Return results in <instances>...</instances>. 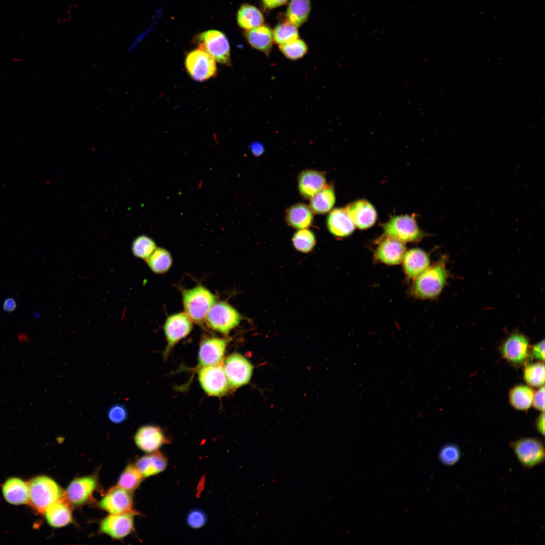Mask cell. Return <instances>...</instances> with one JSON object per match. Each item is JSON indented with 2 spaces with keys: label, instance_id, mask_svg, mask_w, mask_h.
Instances as JSON below:
<instances>
[{
  "label": "cell",
  "instance_id": "obj_1",
  "mask_svg": "<svg viewBox=\"0 0 545 545\" xmlns=\"http://www.w3.org/2000/svg\"><path fill=\"white\" fill-rule=\"evenodd\" d=\"M449 274L445 262L441 259L430 265L413 280L411 295L416 299L428 300L437 298L445 286Z\"/></svg>",
  "mask_w": 545,
  "mask_h": 545
},
{
  "label": "cell",
  "instance_id": "obj_2",
  "mask_svg": "<svg viewBox=\"0 0 545 545\" xmlns=\"http://www.w3.org/2000/svg\"><path fill=\"white\" fill-rule=\"evenodd\" d=\"M28 503L39 513H44L53 503L63 498L65 492L52 478L38 476L28 482Z\"/></svg>",
  "mask_w": 545,
  "mask_h": 545
},
{
  "label": "cell",
  "instance_id": "obj_3",
  "mask_svg": "<svg viewBox=\"0 0 545 545\" xmlns=\"http://www.w3.org/2000/svg\"><path fill=\"white\" fill-rule=\"evenodd\" d=\"M216 298L208 290L202 286L184 290L182 301L185 313L193 322L202 323Z\"/></svg>",
  "mask_w": 545,
  "mask_h": 545
},
{
  "label": "cell",
  "instance_id": "obj_4",
  "mask_svg": "<svg viewBox=\"0 0 545 545\" xmlns=\"http://www.w3.org/2000/svg\"><path fill=\"white\" fill-rule=\"evenodd\" d=\"M509 446L519 462L525 469H532L544 461V445L538 438H520L510 442Z\"/></svg>",
  "mask_w": 545,
  "mask_h": 545
},
{
  "label": "cell",
  "instance_id": "obj_5",
  "mask_svg": "<svg viewBox=\"0 0 545 545\" xmlns=\"http://www.w3.org/2000/svg\"><path fill=\"white\" fill-rule=\"evenodd\" d=\"M199 48L213 59L224 65H231L230 47L226 35L222 32L210 30L200 33L197 38Z\"/></svg>",
  "mask_w": 545,
  "mask_h": 545
},
{
  "label": "cell",
  "instance_id": "obj_6",
  "mask_svg": "<svg viewBox=\"0 0 545 545\" xmlns=\"http://www.w3.org/2000/svg\"><path fill=\"white\" fill-rule=\"evenodd\" d=\"M241 319L239 312L223 301L215 303L205 317L206 323L209 328L225 335L238 325Z\"/></svg>",
  "mask_w": 545,
  "mask_h": 545
},
{
  "label": "cell",
  "instance_id": "obj_7",
  "mask_svg": "<svg viewBox=\"0 0 545 545\" xmlns=\"http://www.w3.org/2000/svg\"><path fill=\"white\" fill-rule=\"evenodd\" d=\"M384 235L403 243L416 242L424 236L414 217L407 215L395 216L384 226Z\"/></svg>",
  "mask_w": 545,
  "mask_h": 545
},
{
  "label": "cell",
  "instance_id": "obj_8",
  "mask_svg": "<svg viewBox=\"0 0 545 545\" xmlns=\"http://www.w3.org/2000/svg\"><path fill=\"white\" fill-rule=\"evenodd\" d=\"M199 384L209 396L222 397L230 390L222 364L211 365L197 370Z\"/></svg>",
  "mask_w": 545,
  "mask_h": 545
},
{
  "label": "cell",
  "instance_id": "obj_9",
  "mask_svg": "<svg viewBox=\"0 0 545 545\" xmlns=\"http://www.w3.org/2000/svg\"><path fill=\"white\" fill-rule=\"evenodd\" d=\"M222 365L231 389H237L249 383L253 366L242 355L231 354L223 361Z\"/></svg>",
  "mask_w": 545,
  "mask_h": 545
},
{
  "label": "cell",
  "instance_id": "obj_10",
  "mask_svg": "<svg viewBox=\"0 0 545 545\" xmlns=\"http://www.w3.org/2000/svg\"><path fill=\"white\" fill-rule=\"evenodd\" d=\"M185 67L190 77L197 81H203L216 76L215 61L207 53L197 48L188 52Z\"/></svg>",
  "mask_w": 545,
  "mask_h": 545
},
{
  "label": "cell",
  "instance_id": "obj_11",
  "mask_svg": "<svg viewBox=\"0 0 545 545\" xmlns=\"http://www.w3.org/2000/svg\"><path fill=\"white\" fill-rule=\"evenodd\" d=\"M528 339L523 334L515 332L510 335L500 348L503 358L514 366H521L528 360L530 355Z\"/></svg>",
  "mask_w": 545,
  "mask_h": 545
},
{
  "label": "cell",
  "instance_id": "obj_12",
  "mask_svg": "<svg viewBox=\"0 0 545 545\" xmlns=\"http://www.w3.org/2000/svg\"><path fill=\"white\" fill-rule=\"evenodd\" d=\"M192 329V320L186 313L174 314L167 318L164 325V331L167 342L163 354L164 359L168 357L175 345L186 337Z\"/></svg>",
  "mask_w": 545,
  "mask_h": 545
},
{
  "label": "cell",
  "instance_id": "obj_13",
  "mask_svg": "<svg viewBox=\"0 0 545 545\" xmlns=\"http://www.w3.org/2000/svg\"><path fill=\"white\" fill-rule=\"evenodd\" d=\"M229 341L230 339L217 337L203 339L199 348L197 370L202 367L221 364Z\"/></svg>",
  "mask_w": 545,
  "mask_h": 545
},
{
  "label": "cell",
  "instance_id": "obj_14",
  "mask_svg": "<svg viewBox=\"0 0 545 545\" xmlns=\"http://www.w3.org/2000/svg\"><path fill=\"white\" fill-rule=\"evenodd\" d=\"M137 512L130 510L118 514H111L103 519L99 530L115 539H121L127 536L134 529V518Z\"/></svg>",
  "mask_w": 545,
  "mask_h": 545
},
{
  "label": "cell",
  "instance_id": "obj_15",
  "mask_svg": "<svg viewBox=\"0 0 545 545\" xmlns=\"http://www.w3.org/2000/svg\"><path fill=\"white\" fill-rule=\"evenodd\" d=\"M97 484V476L93 474L76 478L67 487L65 497L72 506H82L91 500Z\"/></svg>",
  "mask_w": 545,
  "mask_h": 545
},
{
  "label": "cell",
  "instance_id": "obj_16",
  "mask_svg": "<svg viewBox=\"0 0 545 545\" xmlns=\"http://www.w3.org/2000/svg\"><path fill=\"white\" fill-rule=\"evenodd\" d=\"M405 252L404 243L391 237L384 236L378 242L373 253V259L377 262L387 265H398L401 263Z\"/></svg>",
  "mask_w": 545,
  "mask_h": 545
},
{
  "label": "cell",
  "instance_id": "obj_17",
  "mask_svg": "<svg viewBox=\"0 0 545 545\" xmlns=\"http://www.w3.org/2000/svg\"><path fill=\"white\" fill-rule=\"evenodd\" d=\"M134 440L139 449L148 453L158 451L169 443L162 429L154 425H145L139 428L134 436Z\"/></svg>",
  "mask_w": 545,
  "mask_h": 545
},
{
  "label": "cell",
  "instance_id": "obj_18",
  "mask_svg": "<svg viewBox=\"0 0 545 545\" xmlns=\"http://www.w3.org/2000/svg\"><path fill=\"white\" fill-rule=\"evenodd\" d=\"M132 492L119 486L109 490L98 504L99 507L111 514H118L131 510Z\"/></svg>",
  "mask_w": 545,
  "mask_h": 545
},
{
  "label": "cell",
  "instance_id": "obj_19",
  "mask_svg": "<svg viewBox=\"0 0 545 545\" xmlns=\"http://www.w3.org/2000/svg\"><path fill=\"white\" fill-rule=\"evenodd\" d=\"M345 209L355 226L360 229H368L376 222V211L367 200L362 199L352 202Z\"/></svg>",
  "mask_w": 545,
  "mask_h": 545
},
{
  "label": "cell",
  "instance_id": "obj_20",
  "mask_svg": "<svg viewBox=\"0 0 545 545\" xmlns=\"http://www.w3.org/2000/svg\"><path fill=\"white\" fill-rule=\"evenodd\" d=\"M430 261L426 251L416 248L405 252L401 263L407 278L413 280L430 266Z\"/></svg>",
  "mask_w": 545,
  "mask_h": 545
},
{
  "label": "cell",
  "instance_id": "obj_21",
  "mask_svg": "<svg viewBox=\"0 0 545 545\" xmlns=\"http://www.w3.org/2000/svg\"><path fill=\"white\" fill-rule=\"evenodd\" d=\"M324 174L320 171L306 170L302 171L298 177V186L301 195L305 199H310L326 186Z\"/></svg>",
  "mask_w": 545,
  "mask_h": 545
},
{
  "label": "cell",
  "instance_id": "obj_22",
  "mask_svg": "<svg viewBox=\"0 0 545 545\" xmlns=\"http://www.w3.org/2000/svg\"><path fill=\"white\" fill-rule=\"evenodd\" d=\"M326 226L330 232L338 238H345L354 231L355 226L345 208H335L329 214Z\"/></svg>",
  "mask_w": 545,
  "mask_h": 545
},
{
  "label": "cell",
  "instance_id": "obj_23",
  "mask_svg": "<svg viewBox=\"0 0 545 545\" xmlns=\"http://www.w3.org/2000/svg\"><path fill=\"white\" fill-rule=\"evenodd\" d=\"M48 523L54 527H61L73 521L70 504L65 497L51 505L44 512Z\"/></svg>",
  "mask_w": 545,
  "mask_h": 545
},
{
  "label": "cell",
  "instance_id": "obj_24",
  "mask_svg": "<svg viewBox=\"0 0 545 545\" xmlns=\"http://www.w3.org/2000/svg\"><path fill=\"white\" fill-rule=\"evenodd\" d=\"M244 36L248 43L254 48L268 56L274 42L272 30L267 25H261L247 30Z\"/></svg>",
  "mask_w": 545,
  "mask_h": 545
},
{
  "label": "cell",
  "instance_id": "obj_25",
  "mask_svg": "<svg viewBox=\"0 0 545 545\" xmlns=\"http://www.w3.org/2000/svg\"><path fill=\"white\" fill-rule=\"evenodd\" d=\"M168 465L167 458L158 451L150 453L137 459L135 466L144 477L162 472Z\"/></svg>",
  "mask_w": 545,
  "mask_h": 545
},
{
  "label": "cell",
  "instance_id": "obj_26",
  "mask_svg": "<svg viewBox=\"0 0 545 545\" xmlns=\"http://www.w3.org/2000/svg\"><path fill=\"white\" fill-rule=\"evenodd\" d=\"M2 490L5 500L10 504L20 505L28 502V483L20 478L8 479L3 484Z\"/></svg>",
  "mask_w": 545,
  "mask_h": 545
},
{
  "label": "cell",
  "instance_id": "obj_27",
  "mask_svg": "<svg viewBox=\"0 0 545 545\" xmlns=\"http://www.w3.org/2000/svg\"><path fill=\"white\" fill-rule=\"evenodd\" d=\"M285 219L287 224L294 228L307 229L313 223V212L305 204L296 203L286 210Z\"/></svg>",
  "mask_w": 545,
  "mask_h": 545
},
{
  "label": "cell",
  "instance_id": "obj_28",
  "mask_svg": "<svg viewBox=\"0 0 545 545\" xmlns=\"http://www.w3.org/2000/svg\"><path fill=\"white\" fill-rule=\"evenodd\" d=\"M237 20L239 26L246 31L263 25L264 22L261 12L256 7L248 4L241 6L237 13Z\"/></svg>",
  "mask_w": 545,
  "mask_h": 545
},
{
  "label": "cell",
  "instance_id": "obj_29",
  "mask_svg": "<svg viewBox=\"0 0 545 545\" xmlns=\"http://www.w3.org/2000/svg\"><path fill=\"white\" fill-rule=\"evenodd\" d=\"M311 8L310 0H290L286 11V20L298 28L308 20Z\"/></svg>",
  "mask_w": 545,
  "mask_h": 545
},
{
  "label": "cell",
  "instance_id": "obj_30",
  "mask_svg": "<svg viewBox=\"0 0 545 545\" xmlns=\"http://www.w3.org/2000/svg\"><path fill=\"white\" fill-rule=\"evenodd\" d=\"M310 199V208L316 214H324L333 207L336 201L334 189L330 185L323 188Z\"/></svg>",
  "mask_w": 545,
  "mask_h": 545
},
{
  "label": "cell",
  "instance_id": "obj_31",
  "mask_svg": "<svg viewBox=\"0 0 545 545\" xmlns=\"http://www.w3.org/2000/svg\"><path fill=\"white\" fill-rule=\"evenodd\" d=\"M533 390L524 385H518L512 388L509 393V399L512 406L517 410H527L532 405Z\"/></svg>",
  "mask_w": 545,
  "mask_h": 545
},
{
  "label": "cell",
  "instance_id": "obj_32",
  "mask_svg": "<svg viewBox=\"0 0 545 545\" xmlns=\"http://www.w3.org/2000/svg\"><path fill=\"white\" fill-rule=\"evenodd\" d=\"M145 260L150 269L157 274L166 272L172 264L171 254L162 248H156Z\"/></svg>",
  "mask_w": 545,
  "mask_h": 545
},
{
  "label": "cell",
  "instance_id": "obj_33",
  "mask_svg": "<svg viewBox=\"0 0 545 545\" xmlns=\"http://www.w3.org/2000/svg\"><path fill=\"white\" fill-rule=\"evenodd\" d=\"M544 364L543 361L527 364L524 369L523 378L530 387L539 388L544 383Z\"/></svg>",
  "mask_w": 545,
  "mask_h": 545
},
{
  "label": "cell",
  "instance_id": "obj_34",
  "mask_svg": "<svg viewBox=\"0 0 545 545\" xmlns=\"http://www.w3.org/2000/svg\"><path fill=\"white\" fill-rule=\"evenodd\" d=\"M140 472L135 465L128 464L122 473L118 482V485L132 492L140 484L142 478Z\"/></svg>",
  "mask_w": 545,
  "mask_h": 545
},
{
  "label": "cell",
  "instance_id": "obj_35",
  "mask_svg": "<svg viewBox=\"0 0 545 545\" xmlns=\"http://www.w3.org/2000/svg\"><path fill=\"white\" fill-rule=\"evenodd\" d=\"M292 243L296 250L303 253H308L315 246L316 238L312 231L307 228L300 229L293 235Z\"/></svg>",
  "mask_w": 545,
  "mask_h": 545
},
{
  "label": "cell",
  "instance_id": "obj_36",
  "mask_svg": "<svg viewBox=\"0 0 545 545\" xmlns=\"http://www.w3.org/2000/svg\"><path fill=\"white\" fill-rule=\"evenodd\" d=\"M154 241L147 236L142 235L136 237L133 241L131 250L137 258L146 260L156 249Z\"/></svg>",
  "mask_w": 545,
  "mask_h": 545
},
{
  "label": "cell",
  "instance_id": "obj_37",
  "mask_svg": "<svg viewBox=\"0 0 545 545\" xmlns=\"http://www.w3.org/2000/svg\"><path fill=\"white\" fill-rule=\"evenodd\" d=\"M279 48L287 58L293 61L303 58L308 50L306 43L299 38L280 44Z\"/></svg>",
  "mask_w": 545,
  "mask_h": 545
},
{
  "label": "cell",
  "instance_id": "obj_38",
  "mask_svg": "<svg viewBox=\"0 0 545 545\" xmlns=\"http://www.w3.org/2000/svg\"><path fill=\"white\" fill-rule=\"evenodd\" d=\"M272 35L274 41L279 45L299 38L297 28L287 20L275 27Z\"/></svg>",
  "mask_w": 545,
  "mask_h": 545
},
{
  "label": "cell",
  "instance_id": "obj_39",
  "mask_svg": "<svg viewBox=\"0 0 545 545\" xmlns=\"http://www.w3.org/2000/svg\"><path fill=\"white\" fill-rule=\"evenodd\" d=\"M461 457V451L459 447L453 444H449L444 446L439 453V458L441 462L447 466H452L456 464Z\"/></svg>",
  "mask_w": 545,
  "mask_h": 545
},
{
  "label": "cell",
  "instance_id": "obj_40",
  "mask_svg": "<svg viewBox=\"0 0 545 545\" xmlns=\"http://www.w3.org/2000/svg\"><path fill=\"white\" fill-rule=\"evenodd\" d=\"M109 420L114 423L119 424L125 421L128 417V413L124 406L116 404L110 408L107 413Z\"/></svg>",
  "mask_w": 545,
  "mask_h": 545
},
{
  "label": "cell",
  "instance_id": "obj_41",
  "mask_svg": "<svg viewBox=\"0 0 545 545\" xmlns=\"http://www.w3.org/2000/svg\"><path fill=\"white\" fill-rule=\"evenodd\" d=\"M186 520L191 527L199 528L205 524L206 517L205 514L201 511L194 510L188 514Z\"/></svg>",
  "mask_w": 545,
  "mask_h": 545
},
{
  "label": "cell",
  "instance_id": "obj_42",
  "mask_svg": "<svg viewBox=\"0 0 545 545\" xmlns=\"http://www.w3.org/2000/svg\"><path fill=\"white\" fill-rule=\"evenodd\" d=\"M532 404L536 409L542 412L544 410V385L534 392Z\"/></svg>",
  "mask_w": 545,
  "mask_h": 545
},
{
  "label": "cell",
  "instance_id": "obj_43",
  "mask_svg": "<svg viewBox=\"0 0 545 545\" xmlns=\"http://www.w3.org/2000/svg\"><path fill=\"white\" fill-rule=\"evenodd\" d=\"M530 355L533 358L544 362L545 355L544 340L536 343L530 348Z\"/></svg>",
  "mask_w": 545,
  "mask_h": 545
},
{
  "label": "cell",
  "instance_id": "obj_44",
  "mask_svg": "<svg viewBox=\"0 0 545 545\" xmlns=\"http://www.w3.org/2000/svg\"><path fill=\"white\" fill-rule=\"evenodd\" d=\"M289 0H261L263 8L265 11H269L278 7L285 5Z\"/></svg>",
  "mask_w": 545,
  "mask_h": 545
},
{
  "label": "cell",
  "instance_id": "obj_45",
  "mask_svg": "<svg viewBox=\"0 0 545 545\" xmlns=\"http://www.w3.org/2000/svg\"><path fill=\"white\" fill-rule=\"evenodd\" d=\"M535 428L543 437L544 435V413L542 411L535 421Z\"/></svg>",
  "mask_w": 545,
  "mask_h": 545
},
{
  "label": "cell",
  "instance_id": "obj_46",
  "mask_svg": "<svg viewBox=\"0 0 545 545\" xmlns=\"http://www.w3.org/2000/svg\"><path fill=\"white\" fill-rule=\"evenodd\" d=\"M16 307V302L14 298H8L5 300L3 304V308L5 311L7 312L13 311Z\"/></svg>",
  "mask_w": 545,
  "mask_h": 545
},
{
  "label": "cell",
  "instance_id": "obj_47",
  "mask_svg": "<svg viewBox=\"0 0 545 545\" xmlns=\"http://www.w3.org/2000/svg\"><path fill=\"white\" fill-rule=\"evenodd\" d=\"M251 149L252 153L256 156H259L263 153V146L259 143H254L251 145Z\"/></svg>",
  "mask_w": 545,
  "mask_h": 545
},
{
  "label": "cell",
  "instance_id": "obj_48",
  "mask_svg": "<svg viewBox=\"0 0 545 545\" xmlns=\"http://www.w3.org/2000/svg\"><path fill=\"white\" fill-rule=\"evenodd\" d=\"M28 339H29V338H28L27 336L24 334H20L19 335V340L21 342H25L28 341Z\"/></svg>",
  "mask_w": 545,
  "mask_h": 545
}]
</instances>
